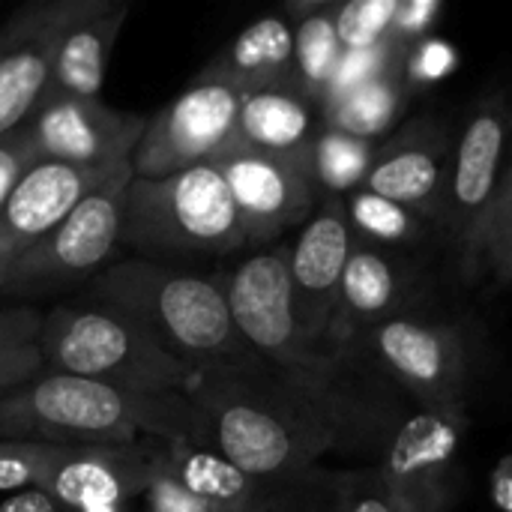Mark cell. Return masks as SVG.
Wrapping results in <instances>:
<instances>
[{"label":"cell","instance_id":"d4e9b609","mask_svg":"<svg viewBox=\"0 0 512 512\" xmlns=\"http://www.w3.org/2000/svg\"><path fill=\"white\" fill-rule=\"evenodd\" d=\"M405 102H408L405 78L387 75L345 96L327 99L321 105V120L327 129H336L363 141H378L387 129L396 126V120L405 111Z\"/></svg>","mask_w":512,"mask_h":512},{"label":"cell","instance_id":"7a4b0ae2","mask_svg":"<svg viewBox=\"0 0 512 512\" xmlns=\"http://www.w3.org/2000/svg\"><path fill=\"white\" fill-rule=\"evenodd\" d=\"M186 441L201 450L207 423L186 396L126 393L99 381L42 372L12 396L0 399V441L36 444H135Z\"/></svg>","mask_w":512,"mask_h":512},{"label":"cell","instance_id":"cb8c5ba5","mask_svg":"<svg viewBox=\"0 0 512 512\" xmlns=\"http://www.w3.org/2000/svg\"><path fill=\"white\" fill-rule=\"evenodd\" d=\"M297 15L294 27V81L297 87L321 108L333 72L342 57V42L336 36L333 12L336 3H294L288 6Z\"/></svg>","mask_w":512,"mask_h":512},{"label":"cell","instance_id":"d6986e66","mask_svg":"<svg viewBox=\"0 0 512 512\" xmlns=\"http://www.w3.org/2000/svg\"><path fill=\"white\" fill-rule=\"evenodd\" d=\"M126 0H78L66 21L54 60L51 78L39 102L48 99H99L111 48L126 24Z\"/></svg>","mask_w":512,"mask_h":512},{"label":"cell","instance_id":"484cf974","mask_svg":"<svg viewBox=\"0 0 512 512\" xmlns=\"http://www.w3.org/2000/svg\"><path fill=\"white\" fill-rule=\"evenodd\" d=\"M378 156V141H363L336 129H321L309 150V168L321 198H345L363 189Z\"/></svg>","mask_w":512,"mask_h":512},{"label":"cell","instance_id":"8992f818","mask_svg":"<svg viewBox=\"0 0 512 512\" xmlns=\"http://www.w3.org/2000/svg\"><path fill=\"white\" fill-rule=\"evenodd\" d=\"M288 255L291 246H273L222 276L231 318L249 351L270 369L300 387L339 393L345 390L348 357H327L306 342L294 309Z\"/></svg>","mask_w":512,"mask_h":512},{"label":"cell","instance_id":"d6a6232c","mask_svg":"<svg viewBox=\"0 0 512 512\" xmlns=\"http://www.w3.org/2000/svg\"><path fill=\"white\" fill-rule=\"evenodd\" d=\"M333 512H396L378 465L363 471H339Z\"/></svg>","mask_w":512,"mask_h":512},{"label":"cell","instance_id":"603a6c76","mask_svg":"<svg viewBox=\"0 0 512 512\" xmlns=\"http://www.w3.org/2000/svg\"><path fill=\"white\" fill-rule=\"evenodd\" d=\"M162 453L183 489L210 512H246L273 483L252 480L231 462H225L219 453L201 450L186 441H162Z\"/></svg>","mask_w":512,"mask_h":512},{"label":"cell","instance_id":"1f68e13d","mask_svg":"<svg viewBox=\"0 0 512 512\" xmlns=\"http://www.w3.org/2000/svg\"><path fill=\"white\" fill-rule=\"evenodd\" d=\"M54 444L36 441H0V492L36 489Z\"/></svg>","mask_w":512,"mask_h":512},{"label":"cell","instance_id":"4316f807","mask_svg":"<svg viewBox=\"0 0 512 512\" xmlns=\"http://www.w3.org/2000/svg\"><path fill=\"white\" fill-rule=\"evenodd\" d=\"M42 318L45 312L27 303L0 306V399L12 396L45 372L39 345Z\"/></svg>","mask_w":512,"mask_h":512},{"label":"cell","instance_id":"ac0fdd59","mask_svg":"<svg viewBox=\"0 0 512 512\" xmlns=\"http://www.w3.org/2000/svg\"><path fill=\"white\" fill-rule=\"evenodd\" d=\"M450 162L453 144L447 132L435 123H417L393 141L378 144V156L363 189L414 210L426 222H438Z\"/></svg>","mask_w":512,"mask_h":512},{"label":"cell","instance_id":"9c48e42d","mask_svg":"<svg viewBox=\"0 0 512 512\" xmlns=\"http://www.w3.org/2000/svg\"><path fill=\"white\" fill-rule=\"evenodd\" d=\"M363 342L375 351L378 363L426 405V411L468 420L462 411L468 360L450 327L396 315L363 333Z\"/></svg>","mask_w":512,"mask_h":512},{"label":"cell","instance_id":"f546056e","mask_svg":"<svg viewBox=\"0 0 512 512\" xmlns=\"http://www.w3.org/2000/svg\"><path fill=\"white\" fill-rule=\"evenodd\" d=\"M336 489L339 471H321L315 465L303 474L273 480L246 512H333Z\"/></svg>","mask_w":512,"mask_h":512},{"label":"cell","instance_id":"d590c367","mask_svg":"<svg viewBox=\"0 0 512 512\" xmlns=\"http://www.w3.org/2000/svg\"><path fill=\"white\" fill-rule=\"evenodd\" d=\"M0 512H63L48 495L36 489L12 492L9 498H0Z\"/></svg>","mask_w":512,"mask_h":512},{"label":"cell","instance_id":"8d00e7d4","mask_svg":"<svg viewBox=\"0 0 512 512\" xmlns=\"http://www.w3.org/2000/svg\"><path fill=\"white\" fill-rule=\"evenodd\" d=\"M495 501L512 512V456L501 462V468L495 471Z\"/></svg>","mask_w":512,"mask_h":512},{"label":"cell","instance_id":"83f0119b","mask_svg":"<svg viewBox=\"0 0 512 512\" xmlns=\"http://www.w3.org/2000/svg\"><path fill=\"white\" fill-rule=\"evenodd\" d=\"M462 267L468 273H483L495 285H512V162L504 165L498 192Z\"/></svg>","mask_w":512,"mask_h":512},{"label":"cell","instance_id":"7c38bea8","mask_svg":"<svg viewBox=\"0 0 512 512\" xmlns=\"http://www.w3.org/2000/svg\"><path fill=\"white\" fill-rule=\"evenodd\" d=\"M468 420L423 411L390 441L381 480L396 512H450L459 492V444Z\"/></svg>","mask_w":512,"mask_h":512},{"label":"cell","instance_id":"9a60e30c","mask_svg":"<svg viewBox=\"0 0 512 512\" xmlns=\"http://www.w3.org/2000/svg\"><path fill=\"white\" fill-rule=\"evenodd\" d=\"M507 132H510L507 108L501 102H489L471 117L453 150L438 225L447 234V240L456 246L459 261L468 255L483 225V216L489 213V204L498 192L507 165L504 153L510 147Z\"/></svg>","mask_w":512,"mask_h":512},{"label":"cell","instance_id":"277c9868","mask_svg":"<svg viewBox=\"0 0 512 512\" xmlns=\"http://www.w3.org/2000/svg\"><path fill=\"white\" fill-rule=\"evenodd\" d=\"M39 345L45 372L99 381L126 393L186 396L195 375L126 315L90 300L48 309Z\"/></svg>","mask_w":512,"mask_h":512},{"label":"cell","instance_id":"2e32d148","mask_svg":"<svg viewBox=\"0 0 512 512\" xmlns=\"http://www.w3.org/2000/svg\"><path fill=\"white\" fill-rule=\"evenodd\" d=\"M78 0H33L0 24V135L30 120L48 78L57 39Z\"/></svg>","mask_w":512,"mask_h":512},{"label":"cell","instance_id":"30bf717a","mask_svg":"<svg viewBox=\"0 0 512 512\" xmlns=\"http://www.w3.org/2000/svg\"><path fill=\"white\" fill-rule=\"evenodd\" d=\"M213 165L231 189L246 246H261L282 237L288 228L315 216V207L324 201L315 186L309 156L231 150Z\"/></svg>","mask_w":512,"mask_h":512},{"label":"cell","instance_id":"6da1fadb","mask_svg":"<svg viewBox=\"0 0 512 512\" xmlns=\"http://www.w3.org/2000/svg\"><path fill=\"white\" fill-rule=\"evenodd\" d=\"M186 399L207 423L210 450L264 483L315 468L354 435L345 390L300 387L258 357L195 369Z\"/></svg>","mask_w":512,"mask_h":512},{"label":"cell","instance_id":"52a82bcc","mask_svg":"<svg viewBox=\"0 0 512 512\" xmlns=\"http://www.w3.org/2000/svg\"><path fill=\"white\" fill-rule=\"evenodd\" d=\"M129 180L132 162H123L48 237L9 267L0 279V297L39 300L96 279L120 246Z\"/></svg>","mask_w":512,"mask_h":512},{"label":"cell","instance_id":"e575fe53","mask_svg":"<svg viewBox=\"0 0 512 512\" xmlns=\"http://www.w3.org/2000/svg\"><path fill=\"white\" fill-rule=\"evenodd\" d=\"M441 12H444V6L438 0H399L393 36L414 45V42H420L426 36V30L435 24V18Z\"/></svg>","mask_w":512,"mask_h":512},{"label":"cell","instance_id":"4dcf8cb0","mask_svg":"<svg viewBox=\"0 0 512 512\" xmlns=\"http://www.w3.org/2000/svg\"><path fill=\"white\" fill-rule=\"evenodd\" d=\"M399 0H348L336 3L333 24L345 51L378 48L393 39Z\"/></svg>","mask_w":512,"mask_h":512},{"label":"cell","instance_id":"ba28073f","mask_svg":"<svg viewBox=\"0 0 512 512\" xmlns=\"http://www.w3.org/2000/svg\"><path fill=\"white\" fill-rule=\"evenodd\" d=\"M243 93L222 81H192L177 99L150 114L132 153V177H171L222 159L237 138Z\"/></svg>","mask_w":512,"mask_h":512},{"label":"cell","instance_id":"f1b7e54d","mask_svg":"<svg viewBox=\"0 0 512 512\" xmlns=\"http://www.w3.org/2000/svg\"><path fill=\"white\" fill-rule=\"evenodd\" d=\"M348 222L351 228L375 243L387 246H405V243H423L426 240V219L414 210L393 204L381 195H372L366 189H357L348 201Z\"/></svg>","mask_w":512,"mask_h":512},{"label":"cell","instance_id":"4fadbf2b","mask_svg":"<svg viewBox=\"0 0 512 512\" xmlns=\"http://www.w3.org/2000/svg\"><path fill=\"white\" fill-rule=\"evenodd\" d=\"M39 159L78 168H114L141 144L150 114L117 111L102 99H48L30 114Z\"/></svg>","mask_w":512,"mask_h":512},{"label":"cell","instance_id":"ffe728a7","mask_svg":"<svg viewBox=\"0 0 512 512\" xmlns=\"http://www.w3.org/2000/svg\"><path fill=\"white\" fill-rule=\"evenodd\" d=\"M396 264L399 261L360 243L354 234V249L339 285L336 318L327 333L330 357H348V348L360 342L363 333L387 318H396V309L405 303L408 294L405 273Z\"/></svg>","mask_w":512,"mask_h":512},{"label":"cell","instance_id":"3957f363","mask_svg":"<svg viewBox=\"0 0 512 512\" xmlns=\"http://www.w3.org/2000/svg\"><path fill=\"white\" fill-rule=\"evenodd\" d=\"M87 300L126 315L189 369L255 360L231 318L222 276L123 258L90 279Z\"/></svg>","mask_w":512,"mask_h":512},{"label":"cell","instance_id":"e0dca14e","mask_svg":"<svg viewBox=\"0 0 512 512\" xmlns=\"http://www.w3.org/2000/svg\"><path fill=\"white\" fill-rule=\"evenodd\" d=\"M120 165L78 168L66 162L39 159L0 204V279L24 252H30L42 237H48Z\"/></svg>","mask_w":512,"mask_h":512},{"label":"cell","instance_id":"7402d4cb","mask_svg":"<svg viewBox=\"0 0 512 512\" xmlns=\"http://www.w3.org/2000/svg\"><path fill=\"white\" fill-rule=\"evenodd\" d=\"M195 81H222L240 93H255L294 81V27L282 15H264L240 30Z\"/></svg>","mask_w":512,"mask_h":512},{"label":"cell","instance_id":"8fae6325","mask_svg":"<svg viewBox=\"0 0 512 512\" xmlns=\"http://www.w3.org/2000/svg\"><path fill=\"white\" fill-rule=\"evenodd\" d=\"M150 489V438L135 444L51 447L36 483L63 512H126Z\"/></svg>","mask_w":512,"mask_h":512},{"label":"cell","instance_id":"44dd1931","mask_svg":"<svg viewBox=\"0 0 512 512\" xmlns=\"http://www.w3.org/2000/svg\"><path fill=\"white\" fill-rule=\"evenodd\" d=\"M321 129V108L297 87V81H285L276 87L243 93L237 138L231 150H252L267 156H309L312 141Z\"/></svg>","mask_w":512,"mask_h":512},{"label":"cell","instance_id":"74e56055","mask_svg":"<svg viewBox=\"0 0 512 512\" xmlns=\"http://www.w3.org/2000/svg\"><path fill=\"white\" fill-rule=\"evenodd\" d=\"M507 162H512V144H510V159H507Z\"/></svg>","mask_w":512,"mask_h":512},{"label":"cell","instance_id":"5bb4252c","mask_svg":"<svg viewBox=\"0 0 512 512\" xmlns=\"http://www.w3.org/2000/svg\"><path fill=\"white\" fill-rule=\"evenodd\" d=\"M351 249H354V228L348 222L345 198H324L288 255L300 330L306 342L327 357H330L327 333L336 318L339 285Z\"/></svg>","mask_w":512,"mask_h":512},{"label":"cell","instance_id":"836d02e7","mask_svg":"<svg viewBox=\"0 0 512 512\" xmlns=\"http://www.w3.org/2000/svg\"><path fill=\"white\" fill-rule=\"evenodd\" d=\"M456 66V54L447 42H435V39H420L414 42V48L405 54V66H402V75L411 78V81H435V78H444L450 75Z\"/></svg>","mask_w":512,"mask_h":512},{"label":"cell","instance_id":"5b68a950","mask_svg":"<svg viewBox=\"0 0 512 512\" xmlns=\"http://www.w3.org/2000/svg\"><path fill=\"white\" fill-rule=\"evenodd\" d=\"M120 243L144 255H231L246 246L237 204L216 165L171 177H132Z\"/></svg>","mask_w":512,"mask_h":512}]
</instances>
